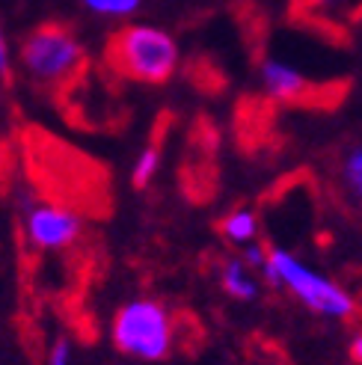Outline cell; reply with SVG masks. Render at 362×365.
Returning <instances> with one entry per match:
<instances>
[{
    "mask_svg": "<svg viewBox=\"0 0 362 365\" xmlns=\"http://www.w3.org/2000/svg\"><path fill=\"white\" fill-rule=\"evenodd\" d=\"M181 60L178 42L172 33L155 24H125L113 30L104 42V63L110 66L119 78L160 86L167 83Z\"/></svg>",
    "mask_w": 362,
    "mask_h": 365,
    "instance_id": "obj_1",
    "label": "cell"
},
{
    "mask_svg": "<svg viewBox=\"0 0 362 365\" xmlns=\"http://www.w3.org/2000/svg\"><path fill=\"white\" fill-rule=\"evenodd\" d=\"M107 336L116 354L134 362H164L175 348L178 327L167 303L140 294L116 306Z\"/></svg>",
    "mask_w": 362,
    "mask_h": 365,
    "instance_id": "obj_2",
    "label": "cell"
},
{
    "mask_svg": "<svg viewBox=\"0 0 362 365\" xmlns=\"http://www.w3.org/2000/svg\"><path fill=\"white\" fill-rule=\"evenodd\" d=\"M262 277L270 288L288 291L300 306L321 318L333 321H351L356 315V303L338 282L312 270L306 262H300L294 252L282 247H267V264L262 267Z\"/></svg>",
    "mask_w": 362,
    "mask_h": 365,
    "instance_id": "obj_3",
    "label": "cell"
},
{
    "mask_svg": "<svg viewBox=\"0 0 362 365\" xmlns=\"http://www.w3.org/2000/svg\"><path fill=\"white\" fill-rule=\"evenodd\" d=\"M18 63L36 86L63 89L83 71L86 48L71 27L60 21H42L18 45Z\"/></svg>",
    "mask_w": 362,
    "mask_h": 365,
    "instance_id": "obj_4",
    "label": "cell"
},
{
    "mask_svg": "<svg viewBox=\"0 0 362 365\" xmlns=\"http://www.w3.org/2000/svg\"><path fill=\"white\" fill-rule=\"evenodd\" d=\"M262 83L270 98L309 107V110H336L351 93V81L315 83L306 75H300L297 68L279 60H262Z\"/></svg>",
    "mask_w": 362,
    "mask_h": 365,
    "instance_id": "obj_5",
    "label": "cell"
},
{
    "mask_svg": "<svg viewBox=\"0 0 362 365\" xmlns=\"http://www.w3.org/2000/svg\"><path fill=\"white\" fill-rule=\"evenodd\" d=\"M21 229L33 250L39 252H66L83 238V217L75 208L60 202H27L21 211Z\"/></svg>",
    "mask_w": 362,
    "mask_h": 365,
    "instance_id": "obj_6",
    "label": "cell"
},
{
    "mask_svg": "<svg viewBox=\"0 0 362 365\" xmlns=\"http://www.w3.org/2000/svg\"><path fill=\"white\" fill-rule=\"evenodd\" d=\"M330 173L345 211L362 223V137L336 145L330 155Z\"/></svg>",
    "mask_w": 362,
    "mask_h": 365,
    "instance_id": "obj_7",
    "label": "cell"
},
{
    "mask_svg": "<svg viewBox=\"0 0 362 365\" xmlns=\"http://www.w3.org/2000/svg\"><path fill=\"white\" fill-rule=\"evenodd\" d=\"M256 273H259V270H252V267L244 262V255H229V259L220 262L217 279H220V288L226 291L232 300L252 303V300L259 297V291H262Z\"/></svg>",
    "mask_w": 362,
    "mask_h": 365,
    "instance_id": "obj_8",
    "label": "cell"
},
{
    "mask_svg": "<svg viewBox=\"0 0 362 365\" xmlns=\"http://www.w3.org/2000/svg\"><path fill=\"white\" fill-rule=\"evenodd\" d=\"M220 235L232 247H249L259 241V217L249 208H234L220 220Z\"/></svg>",
    "mask_w": 362,
    "mask_h": 365,
    "instance_id": "obj_9",
    "label": "cell"
},
{
    "mask_svg": "<svg viewBox=\"0 0 362 365\" xmlns=\"http://www.w3.org/2000/svg\"><path fill=\"white\" fill-rule=\"evenodd\" d=\"M81 6L89 15L104 18V21H122V18H131L140 12L143 0H81Z\"/></svg>",
    "mask_w": 362,
    "mask_h": 365,
    "instance_id": "obj_10",
    "label": "cell"
},
{
    "mask_svg": "<svg viewBox=\"0 0 362 365\" xmlns=\"http://www.w3.org/2000/svg\"><path fill=\"white\" fill-rule=\"evenodd\" d=\"M160 145L157 143H149L146 149H143L140 155H137V160H134V170H131V185L140 190V187H149L152 181H155V175H157V170H160Z\"/></svg>",
    "mask_w": 362,
    "mask_h": 365,
    "instance_id": "obj_11",
    "label": "cell"
},
{
    "mask_svg": "<svg viewBox=\"0 0 362 365\" xmlns=\"http://www.w3.org/2000/svg\"><path fill=\"white\" fill-rule=\"evenodd\" d=\"M71 362H75V348H71V341L66 336L53 339L48 354H45V365H71Z\"/></svg>",
    "mask_w": 362,
    "mask_h": 365,
    "instance_id": "obj_12",
    "label": "cell"
},
{
    "mask_svg": "<svg viewBox=\"0 0 362 365\" xmlns=\"http://www.w3.org/2000/svg\"><path fill=\"white\" fill-rule=\"evenodd\" d=\"M0 81H4V83L12 81V48H9L4 24H0Z\"/></svg>",
    "mask_w": 362,
    "mask_h": 365,
    "instance_id": "obj_13",
    "label": "cell"
},
{
    "mask_svg": "<svg viewBox=\"0 0 362 365\" xmlns=\"http://www.w3.org/2000/svg\"><path fill=\"white\" fill-rule=\"evenodd\" d=\"M241 255H244V262H247L252 270H259V273H262V267L267 264V247H262L259 241H256V244H249V247H244Z\"/></svg>",
    "mask_w": 362,
    "mask_h": 365,
    "instance_id": "obj_14",
    "label": "cell"
},
{
    "mask_svg": "<svg viewBox=\"0 0 362 365\" xmlns=\"http://www.w3.org/2000/svg\"><path fill=\"white\" fill-rule=\"evenodd\" d=\"M351 359H353L356 365H362V333H356V336L351 339Z\"/></svg>",
    "mask_w": 362,
    "mask_h": 365,
    "instance_id": "obj_15",
    "label": "cell"
}]
</instances>
